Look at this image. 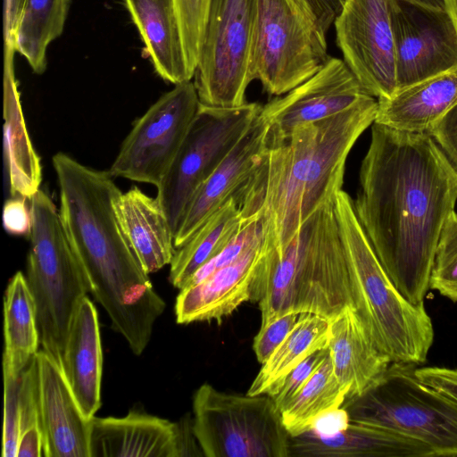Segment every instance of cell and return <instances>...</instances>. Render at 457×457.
Masks as SVG:
<instances>
[{
  "label": "cell",
  "mask_w": 457,
  "mask_h": 457,
  "mask_svg": "<svg viewBox=\"0 0 457 457\" xmlns=\"http://www.w3.org/2000/svg\"><path fill=\"white\" fill-rule=\"evenodd\" d=\"M359 180L354 212L379 262L410 303L424 305L457 170L428 134L373 122Z\"/></svg>",
  "instance_id": "obj_1"
},
{
  "label": "cell",
  "mask_w": 457,
  "mask_h": 457,
  "mask_svg": "<svg viewBox=\"0 0 457 457\" xmlns=\"http://www.w3.org/2000/svg\"><path fill=\"white\" fill-rule=\"evenodd\" d=\"M52 162L61 220L90 293L107 312L112 328L140 355L166 304L120 228L115 202L122 192L109 170L89 168L63 153L55 154Z\"/></svg>",
  "instance_id": "obj_2"
},
{
  "label": "cell",
  "mask_w": 457,
  "mask_h": 457,
  "mask_svg": "<svg viewBox=\"0 0 457 457\" xmlns=\"http://www.w3.org/2000/svg\"><path fill=\"white\" fill-rule=\"evenodd\" d=\"M377 112L378 99L367 94L339 113L268 142L258 167L238 194L243 221H262L263 249L284 248L319 208L335 201L347 156L375 121Z\"/></svg>",
  "instance_id": "obj_3"
},
{
  "label": "cell",
  "mask_w": 457,
  "mask_h": 457,
  "mask_svg": "<svg viewBox=\"0 0 457 457\" xmlns=\"http://www.w3.org/2000/svg\"><path fill=\"white\" fill-rule=\"evenodd\" d=\"M250 301L258 303L262 323L287 312L330 320L353 307L335 201L319 208L284 248L262 247Z\"/></svg>",
  "instance_id": "obj_4"
},
{
  "label": "cell",
  "mask_w": 457,
  "mask_h": 457,
  "mask_svg": "<svg viewBox=\"0 0 457 457\" xmlns=\"http://www.w3.org/2000/svg\"><path fill=\"white\" fill-rule=\"evenodd\" d=\"M335 214L353 308L370 337L392 362H425L435 337L425 306L412 304L395 287L356 216L353 199L342 189L336 195Z\"/></svg>",
  "instance_id": "obj_5"
},
{
  "label": "cell",
  "mask_w": 457,
  "mask_h": 457,
  "mask_svg": "<svg viewBox=\"0 0 457 457\" xmlns=\"http://www.w3.org/2000/svg\"><path fill=\"white\" fill-rule=\"evenodd\" d=\"M29 204L32 228L26 278L36 304L42 350L62 370L70 326L90 287L52 199L39 188Z\"/></svg>",
  "instance_id": "obj_6"
},
{
  "label": "cell",
  "mask_w": 457,
  "mask_h": 457,
  "mask_svg": "<svg viewBox=\"0 0 457 457\" xmlns=\"http://www.w3.org/2000/svg\"><path fill=\"white\" fill-rule=\"evenodd\" d=\"M415 368L392 362L373 385L342 407L352 421L416 439L435 456H457V402L421 382Z\"/></svg>",
  "instance_id": "obj_7"
},
{
  "label": "cell",
  "mask_w": 457,
  "mask_h": 457,
  "mask_svg": "<svg viewBox=\"0 0 457 457\" xmlns=\"http://www.w3.org/2000/svg\"><path fill=\"white\" fill-rule=\"evenodd\" d=\"M193 428L205 457H289L290 436L268 395L226 393L204 383L193 396Z\"/></svg>",
  "instance_id": "obj_8"
},
{
  "label": "cell",
  "mask_w": 457,
  "mask_h": 457,
  "mask_svg": "<svg viewBox=\"0 0 457 457\" xmlns=\"http://www.w3.org/2000/svg\"><path fill=\"white\" fill-rule=\"evenodd\" d=\"M328 59L326 34L295 0H257L251 78L265 92L287 93Z\"/></svg>",
  "instance_id": "obj_9"
},
{
  "label": "cell",
  "mask_w": 457,
  "mask_h": 457,
  "mask_svg": "<svg viewBox=\"0 0 457 457\" xmlns=\"http://www.w3.org/2000/svg\"><path fill=\"white\" fill-rule=\"evenodd\" d=\"M257 0H211L194 84L199 102L217 108L245 104Z\"/></svg>",
  "instance_id": "obj_10"
},
{
  "label": "cell",
  "mask_w": 457,
  "mask_h": 457,
  "mask_svg": "<svg viewBox=\"0 0 457 457\" xmlns=\"http://www.w3.org/2000/svg\"><path fill=\"white\" fill-rule=\"evenodd\" d=\"M261 109L262 105L256 103L235 108L200 104L176 158L157 187L156 198L174 237L199 187L244 135Z\"/></svg>",
  "instance_id": "obj_11"
},
{
  "label": "cell",
  "mask_w": 457,
  "mask_h": 457,
  "mask_svg": "<svg viewBox=\"0 0 457 457\" xmlns=\"http://www.w3.org/2000/svg\"><path fill=\"white\" fill-rule=\"evenodd\" d=\"M199 105L194 81L175 85L136 120L110 174L157 187L176 158Z\"/></svg>",
  "instance_id": "obj_12"
},
{
  "label": "cell",
  "mask_w": 457,
  "mask_h": 457,
  "mask_svg": "<svg viewBox=\"0 0 457 457\" xmlns=\"http://www.w3.org/2000/svg\"><path fill=\"white\" fill-rule=\"evenodd\" d=\"M392 0H345L334 21L343 61L377 99L397 91Z\"/></svg>",
  "instance_id": "obj_13"
},
{
  "label": "cell",
  "mask_w": 457,
  "mask_h": 457,
  "mask_svg": "<svg viewBox=\"0 0 457 457\" xmlns=\"http://www.w3.org/2000/svg\"><path fill=\"white\" fill-rule=\"evenodd\" d=\"M397 91L457 68V28L445 9L392 0Z\"/></svg>",
  "instance_id": "obj_14"
},
{
  "label": "cell",
  "mask_w": 457,
  "mask_h": 457,
  "mask_svg": "<svg viewBox=\"0 0 457 457\" xmlns=\"http://www.w3.org/2000/svg\"><path fill=\"white\" fill-rule=\"evenodd\" d=\"M368 93L343 59L329 57L310 79L262 105L268 142L287 137L296 127L339 113Z\"/></svg>",
  "instance_id": "obj_15"
},
{
  "label": "cell",
  "mask_w": 457,
  "mask_h": 457,
  "mask_svg": "<svg viewBox=\"0 0 457 457\" xmlns=\"http://www.w3.org/2000/svg\"><path fill=\"white\" fill-rule=\"evenodd\" d=\"M269 125L261 114L199 187L183 217L174 238L182 246L195 230L218 209L249 182L268 145Z\"/></svg>",
  "instance_id": "obj_16"
},
{
  "label": "cell",
  "mask_w": 457,
  "mask_h": 457,
  "mask_svg": "<svg viewBox=\"0 0 457 457\" xmlns=\"http://www.w3.org/2000/svg\"><path fill=\"white\" fill-rule=\"evenodd\" d=\"M45 457H89V424L57 363L44 351L34 355Z\"/></svg>",
  "instance_id": "obj_17"
},
{
  "label": "cell",
  "mask_w": 457,
  "mask_h": 457,
  "mask_svg": "<svg viewBox=\"0 0 457 457\" xmlns=\"http://www.w3.org/2000/svg\"><path fill=\"white\" fill-rule=\"evenodd\" d=\"M262 242L254 243L203 281L180 289L175 303L177 322L220 321L250 301Z\"/></svg>",
  "instance_id": "obj_18"
},
{
  "label": "cell",
  "mask_w": 457,
  "mask_h": 457,
  "mask_svg": "<svg viewBox=\"0 0 457 457\" xmlns=\"http://www.w3.org/2000/svg\"><path fill=\"white\" fill-rule=\"evenodd\" d=\"M89 457H178L177 423L137 411L121 418L94 416Z\"/></svg>",
  "instance_id": "obj_19"
},
{
  "label": "cell",
  "mask_w": 457,
  "mask_h": 457,
  "mask_svg": "<svg viewBox=\"0 0 457 457\" xmlns=\"http://www.w3.org/2000/svg\"><path fill=\"white\" fill-rule=\"evenodd\" d=\"M290 456L435 457L425 444L382 427L352 421L334 434L308 431L290 437Z\"/></svg>",
  "instance_id": "obj_20"
},
{
  "label": "cell",
  "mask_w": 457,
  "mask_h": 457,
  "mask_svg": "<svg viewBox=\"0 0 457 457\" xmlns=\"http://www.w3.org/2000/svg\"><path fill=\"white\" fill-rule=\"evenodd\" d=\"M328 350L334 373L347 391L346 399L361 395L392 363L375 345L353 306L329 320Z\"/></svg>",
  "instance_id": "obj_21"
},
{
  "label": "cell",
  "mask_w": 457,
  "mask_h": 457,
  "mask_svg": "<svg viewBox=\"0 0 457 457\" xmlns=\"http://www.w3.org/2000/svg\"><path fill=\"white\" fill-rule=\"evenodd\" d=\"M103 353L97 311L86 296L72 318L62 371L83 413L91 420L101 406Z\"/></svg>",
  "instance_id": "obj_22"
},
{
  "label": "cell",
  "mask_w": 457,
  "mask_h": 457,
  "mask_svg": "<svg viewBox=\"0 0 457 457\" xmlns=\"http://www.w3.org/2000/svg\"><path fill=\"white\" fill-rule=\"evenodd\" d=\"M115 212L129 245L147 274L171 262L176 253L175 237L156 197L134 187L118 197Z\"/></svg>",
  "instance_id": "obj_23"
},
{
  "label": "cell",
  "mask_w": 457,
  "mask_h": 457,
  "mask_svg": "<svg viewBox=\"0 0 457 457\" xmlns=\"http://www.w3.org/2000/svg\"><path fill=\"white\" fill-rule=\"evenodd\" d=\"M15 52L4 46V155L11 196L29 200L39 189L42 168L23 117L14 74Z\"/></svg>",
  "instance_id": "obj_24"
},
{
  "label": "cell",
  "mask_w": 457,
  "mask_h": 457,
  "mask_svg": "<svg viewBox=\"0 0 457 457\" xmlns=\"http://www.w3.org/2000/svg\"><path fill=\"white\" fill-rule=\"evenodd\" d=\"M156 73L174 85L192 80L174 0H124Z\"/></svg>",
  "instance_id": "obj_25"
},
{
  "label": "cell",
  "mask_w": 457,
  "mask_h": 457,
  "mask_svg": "<svg viewBox=\"0 0 457 457\" xmlns=\"http://www.w3.org/2000/svg\"><path fill=\"white\" fill-rule=\"evenodd\" d=\"M455 104L457 68L398 90L389 98L378 99L374 122L401 131L427 133Z\"/></svg>",
  "instance_id": "obj_26"
},
{
  "label": "cell",
  "mask_w": 457,
  "mask_h": 457,
  "mask_svg": "<svg viewBox=\"0 0 457 457\" xmlns=\"http://www.w3.org/2000/svg\"><path fill=\"white\" fill-rule=\"evenodd\" d=\"M3 372L20 377L40 343L36 304L26 276L17 271L4 298Z\"/></svg>",
  "instance_id": "obj_27"
},
{
  "label": "cell",
  "mask_w": 457,
  "mask_h": 457,
  "mask_svg": "<svg viewBox=\"0 0 457 457\" xmlns=\"http://www.w3.org/2000/svg\"><path fill=\"white\" fill-rule=\"evenodd\" d=\"M237 195L213 212L179 248L170 263L169 279L182 289L193 274L220 253L239 232L244 221Z\"/></svg>",
  "instance_id": "obj_28"
},
{
  "label": "cell",
  "mask_w": 457,
  "mask_h": 457,
  "mask_svg": "<svg viewBox=\"0 0 457 457\" xmlns=\"http://www.w3.org/2000/svg\"><path fill=\"white\" fill-rule=\"evenodd\" d=\"M329 319L301 313L285 340L262 364L247 395H271L287 374L310 354L328 348Z\"/></svg>",
  "instance_id": "obj_29"
},
{
  "label": "cell",
  "mask_w": 457,
  "mask_h": 457,
  "mask_svg": "<svg viewBox=\"0 0 457 457\" xmlns=\"http://www.w3.org/2000/svg\"><path fill=\"white\" fill-rule=\"evenodd\" d=\"M71 0H24L14 34L15 51L33 72L46 69L48 46L64 29Z\"/></svg>",
  "instance_id": "obj_30"
},
{
  "label": "cell",
  "mask_w": 457,
  "mask_h": 457,
  "mask_svg": "<svg viewBox=\"0 0 457 457\" xmlns=\"http://www.w3.org/2000/svg\"><path fill=\"white\" fill-rule=\"evenodd\" d=\"M346 397L347 391L334 373L328 352L296 395L280 411L283 425L291 437L308 432L318 417L342 407Z\"/></svg>",
  "instance_id": "obj_31"
},
{
  "label": "cell",
  "mask_w": 457,
  "mask_h": 457,
  "mask_svg": "<svg viewBox=\"0 0 457 457\" xmlns=\"http://www.w3.org/2000/svg\"><path fill=\"white\" fill-rule=\"evenodd\" d=\"M429 289L457 303V212L446 220L435 252Z\"/></svg>",
  "instance_id": "obj_32"
},
{
  "label": "cell",
  "mask_w": 457,
  "mask_h": 457,
  "mask_svg": "<svg viewBox=\"0 0 457 457\" xmlns=\"http://www.w3.org/2000/svg\"><path fill=\"white\" fill-rule=\"evenodd\" d=\"M211 0H174L190 74L199 59Z\"/></svg>",
  "instance_id": "obj_33"
},
{
  "label": "cell",
  "mask_w": 457,
  "mask_h": 457,
  "mask_svg": "<svg viewBox=\"0 0 457 457\" xmlns=\"http://www.w3.org/2000/svg\"><path fill=\"white\" fill-rule=\"evenodd\" d=\"M4 375V426L2 456L17 457L21 435L20 387L21 376Z\"/></svg>",
  "instance_id": "obj_34"
},
{
  "label": "cell",
  "mask_w": 457,
  "mask_h": 457,
  "mask_svg": "<svg viewBox=\"0 0 457 457\" xmlns=\"http://www.w3.org/2000/svg\"><path fill=\"white\" fill-rule=\"evenodd\" d=\"M300 315L301 313L296 312H287L262 323L253 343L256 359L261 364H263L285 340Z\"/></svg>",
  "instance_id": "obj_35"
},
{
  "label": "cell",
  "mask_w": 457,
  "mask_h": 457,
  "mask_svg": "<svg viewBox=\"0 0 457 457\" xmlns=\"http://www.w3.org/2000/svg\"><path fill=\"white\" fill-rule=\"evenodd\" d=\"M328 348L319 350L292 370L270 396L279 411L285 408L328 354Z\"/></svg>",
  "instance_id": "obj_36"
},
{
  "label": "cell",
  "mask_w": 457,
  "mask_h": 457,
  "mask_svg": "<svg viewBox=\"0 0 457 457\" xmlns=\"http://www.w3.org/2000/svg\"><path fill=\"white\" fill-rule=\"evenodd\" d=\"M457 170V104L427 131Z\"/></svg>",
  "instance_id": "obj_37"
},
{
  "label": "cell",
  "mask_w": 457,
  "mask_h": 457,
  "mask_svg": "<svg viewBox=\"0 0 457 457\" xmlns=\"http://www.w3.org/2000/svg\"><path fill=\"white\" fill-rule=\"evenodd\" d=\"M27 198L11 196L3 208V225L4 229L12 235H29L32 228V214Z\"/></svg>",
  "instance_id": "obj_38"
},
{
  "label": "cell",
  "mask_w": 457,
  "mask_h": 457,
  "mask_svg": "<svg viewBox=\"0 0 457 457\" xmlns=\"http://www.w3.org/2000/svg\"><path fill=\"white\" fill-rule=\"evenodd\" d=\"M415 375L424 384L457 402V369L438 366L416 367Z\"/></svg>",
  "instance_id": "obj_39"
},
{
  "label": "cell",
  "mask_w": 457,
  "mask_h": 457,
  "mask_svg": "<svg viewBox=\"0 0 457 457\" xmlns=\"http://www.w3.org/2000/svg\"><path fill=\"white\" fill-rule=\"evenodd\" d=\"M345 0H295L327 35Z\"/></svg>",
  "instance_id": "obj_40"
},
{
  "label": "cell",
  "mask_w": 457,
  "mask_h": 457,
  "mask_svg": "<svg viewBox=\"0 0 457 457\" xmlns=\"http://www.w3.org/2000/svg\"><path fill=\"white\" fill-rule=\"evenodd\" d=\"M177 423L178 457L204 456L193 428V417L187 414Z\"/></svg>",
  "instance_id": "obj_41"
},
{
  "label": "cell",
  "mask_w": 457,
  "mask_h": 457,
  "mask_svg": "<svg viewBox=\"0 0 457 457\" xmlns=\"http://www.w3.org/2000/svg\"><path fill=\"white\" fill-rule=\"evenodd\" d=\"M349 422L350 419L346 411L340 407L318 417L311 430L325 435L334 434L345 429Z\"/></svg>",
  "instance_id": "obj_42"
},
{
  "label": "cell",
  "mask_w": 457,
  "mask_h": 457,
  "mask_svg": "<svg viewBox=\"0 0 457 457\" xmlns=\"http://www.w3.org/2000/svg\"><path fill=\"white\" fill-rule=\"evenodd\" d=\"M23 3L24 0H4V46L14 48V34Z\"/></svg>",
  "instance_id": "obj_43"
},
{
  "label": "cell",
  "mask_w": 457,
  "mask_h": 457,
  "mask_svg": "<svg viewBox=\"0 0 457 457\" xmlns=\"http://www.w3.org/2000/svg\"><path fill=\"white\" fill-rule=\"evenodd\" d=\"M445 10L451 15L457 28V0H444Z\"/></svg>",
  "instance_id": "obj_44"
},
{
  "label": "cell",
  "mask_w": 457,
  "mask_h": 457,
  "mask_svg": "<svg viewBox=\"0 0 457 457\" xmlns=\"http://www.w3.org/2000/svg\"><path fill=\"white\" fill-rule=\"evenodd\" d=\"M428 7L436 9H445L444 0H411Z\"/></svg>",
  "instance_id": "obj_45"
}]
</instances>
